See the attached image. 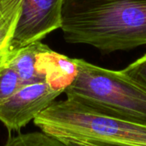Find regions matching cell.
Wrapping results in <instances>:
<instances>
[{"mask_svg": "<svg viewBox=\"0 0 146 146\" xmlns=\"http://www.w3.org/2000/svg\"><path fill=\"white\" fill-rule=\"evenodd\" d=\"M49 50V46L38 41L18 50L9 65L17 74L21 86L45 81V57Z\"/></svg>", "mask_w": 146, "mask_h": 146, "instance_id": "obj_6", "label": "cell"}, {"mask_svg": "<svg viewBox=\"0 0 146 146\" xmlns=\"http://www.w3.org/2000/svg\"><path fill=\"white\" fill-rule=\"evenodd\" d=\"M12 0H0V15L6 9V8L9 5Z\"/></svg>", "mask_w": 146, "mask_h": 146, "instance_id": "obj_12", "label": "cell"}, {"mask_svg": "<svg viewBox=\"0 0 146 146\" xmlns=\"http://www.w3.org/2000/svg\"><path fill=\"white\" fill-rule=\"evenodd\" d=\"M61 29L104 54L145 45L146 0H63Z\"/></svg>", "mask_w": 146, "mask_h": 146, "instance_id": "obj_1", "label": "cell"}, {"mask_svg": "<svg viewBox=\"0 0 146 146\" xmlns=\"http://www.w3.org/2000/svg\"><path fill=\"white\" fill-rule=\"evenodd\" d=\"M3 146H66L60 139L44 132L21 133L9 138Z\"/></svg>", "mask_w": 146, "mask_h": 146, "instance_id": "obj_8", "label": "cell"}, {"mask_svg": "<svg viewBox=\"0 0 146 146\" xmlns=\"http://www.w3.org/2000/svg\"><path fill=\"white\" fill-rule=\"evenodd\" d=\"M63 0H21L19 20L12 38V48H21L41 41L61 28Z\"/></svg>", "mask_w": 146, "mask_h": 146, "instance_id": "obj_5", "label": "cell"}, {"mask_svg": "<svg viewBox=\"0 0 146 146\" xmlns=\"http://www.w3.org/2000/svg\"><path fill=\"white\" fill-rule=\"evenodd\" d=\"M60 140L66 146H113L104 143L95 142L91 140H84V139H60Z\"/></svg>", "mask_w": 146, "mask_h": 146, "instance_id": "obj_11", "label": "cell"}, {"mask_svg": "<svg viewBox=\"0 0 146 146\" xmlns=\"http://www.w3.org/2000/svg\"><path fill=\"white\" fill-rule=\"evenodd\" d=\"M58 139L91 140L115 146H146V127L96 114L66 98L54 101L33 120Z\"/></svg>", "mask_w": 146, "mask_h": 146, "instance_id": "obj_3", "label": "cell"}, {"mask_svg": "<svg viewBox=\"0 0 146 146\" xmlns=\"http://www.w3.org/2000/svg\"><path fill=\"white\" fill-rule=\"evenodd\" d=\"M21 86L20 80L9 64L0 70V104L14 94Z\"/></svg>", "mask_w": 146, "mask_h": 146, "instance_id": "obj_9", "label": "cell"}, {"mask_svg": "<svg viewBox=\"0 0 146 146\" xmlns=\"http://www.w3.org/2000/svg\"><path fill=\"white\" fill-rule=\"evenodd\" d=\"M121 71L133 80L146 87V53Z\"/></svg>", "mask_w": 146, "mask_h": 146, "instance_id": "obj_10", "label": "cell"}, {"mask_svg": "<svg viewBox=\"0 0 146 146\" xmlns=\"http://www.w3.org/2000/svg\"><path fill=\"white\" fill-rule=\"evenodd\" d=\"M62 92L46 81L21 86L0 104V121L9 131H18L47 109Z\"/></svg>", "mask_w": 146, "mask_h": 146, "instance_id": "obj_4", "label": "cell"}, {"mask_svg": "<svg viewBox=\"0 0 146 146\" xmlns=\"http://www.w3.org/2000/svg\"><path fill=\"white\" fill-rule=\"evenodd\" d=\"M21 9V0H12L0 15V70L8 66L18 52L12 48V38Z\"/></svg>", "mask_w": 146, "mask_h": 146, "instance_id": "obj_7", "label": "cell"}, {"mask_svg": "<svg viewBox=\"0 0 146 146\" xmlns=\"http://www.w3.org/2000/svg\"><path fill=\"white\" fill-rule=\"evenodd\" d=\"M78 73L65 90L66 98L107 117L146 127V87L121 70L75 58Z\"/></svg>", "mask_w": 146, "mask_h": 146, "instance_id": "obj_2", "label": "cell"}]
</instances>
